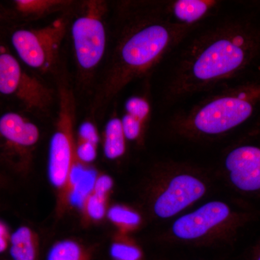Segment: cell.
Returning a JSON list of instances; mask_svg holds the SVG:
<instances>
[{
  "mask_svg": "<svg viewBox=\"0 0 260 260\" xmlns=\"http://www.w3.org/2000/svg\"><path fill=\"white\" fill-rule=\"evenodd\" d=\"M260 54L251 20L220 12L189 32L160 64L162 106L174 105L235 81Z\"/></svg>",
  "mask_w": 260,
  "mask_h": 260,
  "instance_id": "6da1fadb",
  "label": "cell"
},
{
  "mask_svg": "<svg viewBox=\"0 0 260 260\" xmlns=\"http://www.w3.org/2000/svg\"><path fill=\"white\" fill-rule=\"evenodd\" d=\"M197 28L173 23L162 9V1L121 3L101 102L109 104L132 81L155 71L169 53Z\"/></svg>",
  "mask_w": 260,
  "mask_h": 260,
  "instance_id": "7a4b0ae2",
  "label": "cell"
},
{
  "mask_svg": "<svg viewBox=\"0 0 260 260\" xmlns=\"http://www.w3.org/2000/svg\"><path fill=\"white\" fill-rule=\"evenodd\" d=\"M201 95L169 118L168 126L174 135L195 142L221 139L252 116L260 85L231 82Z\"/></svg>",
  "mask_w": 260,
  "mask_h": 260,
  "instance_id": "3957f363",
  "label": "cell"
},
{
  "mask_svg": "<svg viewBox=\"0 0 260 260\" xmlns=\"http://www.w3.org/2000/svg\"><path fill=\"white\" fill-rule=\"evenodd\" d=\"M155 166L148 189V208L153 218H176L210 192L208 173L201 168L174 161Z\"/></svg>",
  "mask_w": 260,
  "mask_h": 260,
  "instance_id": "277c9868",
  "label": "cell"
},
{
  "mask_svg": "<svg viewBox=\"0 0 260 260\" xmlns=\"http://www.w3.org/2000/svg\"><path fill=\"white\" fill-rule=\"evenodd\" d=\"M75 99L65 86L59 88V112L49 143L48 175L55 189L56 210L63 214L72 203V176L76 167Z\"/></svg>",
  "mask_w": 260,
  "mask_h": 260,
  "instance_id": "5b68a950",
  "label": "cell"
},
{
  "mask_svg": "<svg viewBox=\"0 0 260 260\" xmlns=\"http://www.w3.org/2000/svg\"><path fill=\"white\" fill-rule=\"evenodd\" d=\"M232 208L221 200L205 202L174 218L168 235L181 244H208L221 239L233 219Z\"/></svg>",
  "mask_w": 260,
  "mask_h": 260,
  "instance_id": "8992f818",
  "label": "cell"
},
{
  "mask_svg": "<svg viewBox=\"0 0 260 260\" xmlns=\"http://www.w3.org/2000/svg\"><path fill=\"white\" fill-rule=\"evenodd\" d=\"M105 2H85L80 14L72 24L71 34L77 64L80 71L90 73L102 62L107 50Z\"/></svg>",
  "mask_w": 260,
  "mask_h": 260,
  "instance_id": "52a82bcc",
  "label": "cell"
},
{
  "mask_svg": "<svg viewBox=\"0 0 260 260\" xmlns=\"http://www.w3.org/2000/svg\"><path fill=\"white\" fill-rule=\"evenodd\" d=\"M68 21L59 18L40 28L19 29L12 35V44L25 64L39 71H50L59 59Z\"/></svg>",
  "mask_w": 260,
  "mask_h": 260,
  "instance_id": "ba28073f",
  "label": "cell"
},
{
  "mask_svg": "<svg viewBox=\"0 0 260 260\" xmlns=\"http://www.w3.org/2000/svg\"><path fill=\"white\" fill-rule=\"evenodd\" d=\"M0 93L16 98L34 112L46 113L53 102L52 90L7 52L0 53Z\"/></svg>",
  "mask_w": 260,
  "mask_h": 260,
  "instance_id": "9c48e42d",
  "label": "cell"
},
{
  "mask_svg": "<svg viewBox=\"0 0 260 260\" xmlns=\"http://www.w3.org/2000/svg\"><path fill=\"white\" fill-rule=\"evenodd\" d=\"M223 169L234 187L245 192L260 190V148L239 145L228 150Z\"/></svg>",
  "mask_w": 260,
  "mask_h": 260,
  "instance_id": "30bf717a",
  "label": "cell"
},
{
  "mask_svg": "<svg viewBox=\"0 0 260 260\" xmlns=\"http://www.w3.org/2000/svg\"><path fill=\"white\" fill-rule=\"evenodd\" d=\"M221 2L216 0L162 1V9L173 23L197 28L220 11Z\"/></svg>",
  "mask_w": 260,
  "mask_h": 260,
  "instance_id": "8fae6325",
  "label": "cell"
},
{
  "mask_svg": "<svg viewBox=\"0 0 260 260\" xmlns=\"http://www.w3.org/2000/svg\"><path fill=\"white\" fill-rule=\"evenodd\" d=\"M0 136L10 145L28 149L37 144L40 131L34 123L14 112L0 116Z\"/></svg>",
  "mask_w": 260,
  "mask_h": 260,
  "instance_id": "7c38bea8",
  "label": "cell"
},
{
  "mask_svg": "<svg viewBox=\"0 0 260 260\" xmlns=\"http://www.w3.org/2000/svg\"><path fill=\"white\" fill-rule=\"evenodd\" d=\"M40 239L34 229L18 227L10 236L9 251L13 260H38Z\"/></svg>",
  "mask_w": 260,
  "mask_h": 260,
  "instance_id": "4fadbf2b",
  "label": "cell"
},
{
  "mask_svg": "<svg viewBox=\"0 0 260 260\" xmlns=\"http://www.w3.org/2000/svg\"><path fill=\"white\" fill-rule=\"evenodd\" d=\"M126 140L121 119L114 116L107 121L103 135V150L106 158L114 160L126 153Z\"/></svg>",
  "mask_w": 260,
  "mask_h": 260,
  "instance_id": "5bb4252c",
  "label": "cell"
},
{
  "mask_svg": "<svg viewBox=\"0 0 260 260\" xmlns=\"http://www.w3.org/2000/svg\"><path fill=\"white\" fill-rule=\"evenodd\" d=\"M93 251L75 239L57 241L51 246L47 260H92Z\"/></svg>",
  "mask_w": 260,
  "mask_h": 260,
  "instance_id": "9a60e30c",
  "label": "cell"
},
{
  "mask_svg": "<svg viewBox=\"0 0 260 260\" xmlns=\"http://www.w3.org/2000/svg\"><path fill=\"white\" fill-rule=\"evenodd\" d=\"M109 197L99 194L90 189L80 200V212L86 223L102 221L107 215Z\"/></svg>",
  "mask_w": 260,
  "mask_h": 260,
  "instance_id": "2e32d148",
  "label": "cell"
},
{
  "mask_svg": "<svg viewBox=\"0 0 260 260\" xmlns=\"http://www.w3.org/2000/svg\"><path fill=\"white\" fill-rule=\"evenodd\" d=\"M112 260H144L143 249L128 237V234L118 232L113 237L109 248Z\"/></svg>",
  "mask_w": 260,
  "mask_h": 260,
  "instance_id": "e0dca14e",
  "label": "cell"
},
{
  "mask_svg": "<svg viewBox=\"0 0 260 260\" xmlns=\"http://www.w3.org/2000/svg\"><path fill=\"white\" fill-rule=\"evenodd\" d=\"M107 218L121 234H128L136 230L141 223V216L138 212L121 205L109 208Z\"/></svg>",
  "mask_w": 260,
  "mask_h": 260,
  "instance_id": "ac0fdd59",
  "label": "cell"
},
{
  "mask_svg": "<svg viewBox=\"0 0 260 260\" xmlns=\"http://www.w3.org/2000/svg\"><path fill=\"white\" fill-rule=\"evenodd\" d=\"M72 2L63 0H16L15 9L27 17H40L68 6Z\"/></svg>",
  "mask_w": 260,
  "mask_h": 260,
  "instance_id": "d6986e66",
  "label": "cell"
},
{
  "mask_svg": "<svg viewBox=\"0 0 260 260\" xmlns=\"http://www.w3.org/2000/svg\"><path fill=\"white\" fill-rule=\"evenodd\" d=\"M124 113L146 124L151 113V107L148 99L140 95L129 97L124 104Z\"/></svg>",
  "mask_w": 260,
  "mask_h": 260,
  "instance_id": "ffe728a7",
  "label": "cell"
},
{
  "mask_svg": "<svg viewBox=\"0 0 260 260\" xmlns=\"http://www.w3.org/2000/svg\"><path fill=\"white\" fill-rule=\"evenodd\" d=\"M98 145L85 140H75V155L80 164L88 166L97 158Z\"/></svg>",
  "mask_w": 260,
  "mask_h": 260,
  "instance_id": "44dd1931",
  "label": "cell"
},
{
  "mask_svg": "<svg viewBox=\"0 0 260 260\" xmlns=\"http://www.w3.org/2000/svg\"><path fill=\"white\" fill-rule=\"evenodd\" d=\"M121 121L126 140L137 141L141 138L144 133L145 124L126 113L121 118Z\"/></svg>",
  "mask_w": 260,
  "mask_h": 260,
  "instance_id": "7402d4cb",
  "label": "cell"
},
{
  "mask_svg": "<svg viewBox=\"0 0 260 260\" xmlns=\"http://www.w3.org/2000/svg\"><path fill=\"white\" fill-rule=\"evenodd\" d=\"M114 181L112 177L105 174H97L92 186V190L99 194L109 197L112 190Z\"/></svg>",
  "mask_w": 260,
  "mask_h": 260,
  "instance_id": "603a6c76",
  "label": "cell"
},
{
  "mask_svg": "<svg viewBox=\"0 0 260 260\" xmlns=\"http://www.w3.org/2000/svg\"><path fill=\"white\" fill-rule=\"evenodd\" d=\"M77 140H85L99 144V135L98 130L93 123L85 121L79 126L77 133Z\"/></svg>",
  "mask_w": 260,
  "mask_h": 260,
  "instance_id": "cb8c5ba5",
  "label": "cell"
},
{
  "mask_svg": "<svg viewBox=\"0 0 260 260\" xmlns=\"http://www.w3.org/2000/svg\"><path fill=\"white\" fill-rule=\"evenodd\" d=\"M10 236L9 228L0 220V254L9 249Z\"/></svg>",
  "mask_w": 260,
  "mask_h": 260,
  "instance_id": "d4e9b609",
  "label": "cell"
},
{
  "mask_svg": "<svg viewBox=\"0 0 260 260\" xmlns=\"http://www.w3.org/2000/svg\"><path fill=\"white\" fill-rule=\"evenodd\" d=\"M256 260H260V253L259 255L257 256V257H256Z\"/></svg>",
  "mask_w": 260,
  "mask_h": 260,
  "instance_id": "484cf974",
  "label": "cell"
}]
</instances>
